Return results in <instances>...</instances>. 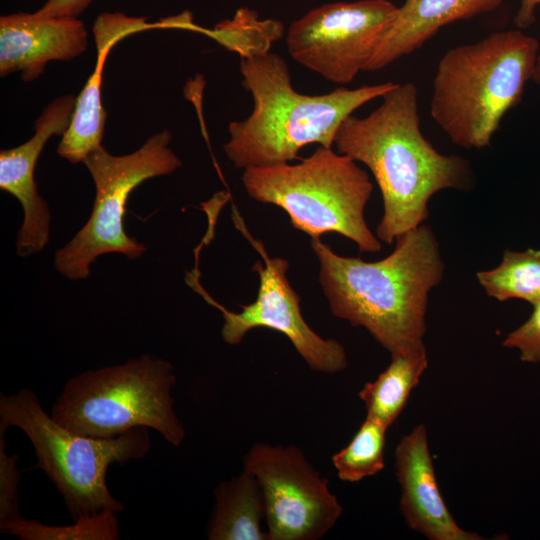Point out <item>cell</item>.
<instances>
[{
    "label": "cell",
    "instance_id": "cell-1",
    "mask_svg": "<svg viewBox=\"0 0 540 540\" xmlns=\"http://www.w3.org/2000/svg\"><path fill=\"white\" fill-rule=\"evenodd\" d=\"M381 98L367 116L349 115L334 145L375 177L384 206L376 234L391 244L428 218V201L435 193L469 187L472 172L464 158L438 152L422 134L413 83H396Z\"/></svg>",
    "mask_w": 540,
    "mask_h": 540
},
{
    "label": "cell",
    "instance_id": "cell-2",
    "mask_svg": "<svg viewBox=\"0 0 540 540\" xmlns=\"http://www.w3.org/2000/svg\"><path fill=\"white\" fill-rule=\"evenodd\" d=\"M395 241L394 251L374 262L340 256L320 238L311 247L331 313L366 329L391 355H407L426 349L428 295L441 282L444 263L426 225Z\"/></svg>",
    "mask_w": 540,
    "mask_h": 540
},
{
    "label": "cell",
    "instance_id": "cell-3",
    "mask_svg": "<svg viewBox=\"0 0 540 540\" xmlns=\"http://www.w3.org/2000/svg\"><path fill=\"white\" fill-rule=\"evenodd\" d=\"M240 72L254 106L246 119L230 122L223 148L233 165L243 170L288 163L308 144L332 148L342 122L396 84L302 94L292 86L286 61L272 52L241 59Z\"/></svg>",
    "mask_w": 540,
    "mask_h": 540
},
{
    "label": "cell",
    "instance_id": "cell-4",
    "mask_svg": "<svg viewBox=\"0 0 540 540\" xmlns=\"http://www.w3.org/2000/svg\"><path fill=\"white\" fill-rule=\"evenodd\" d=\"M539 50V41L518 28L448 50L433 79L431 117L454 144L488 146L505 114L521 101Z\"/></svg>",
    "mask_w": 540,
    "mask_h": 540
},
{
    "label": "cell",
    "instance_id": "cell-5",
    "mask_svg": "<svg viewBox=\"0 0 540 540\" xmlns=\"http://www.w3.org/2000/svg\"><path fill=\"white\" fill-rule=\"evenodd\" d=\"M175 385L176 375L169 361L143 354L69 378L50 415L76 434L113 438L136 427H147L178 447L184 441L185 429L174 407Z\"/></svg>",
    "mask_w": 540,
    "mask_h": 540
},
{
    "label": "cell",
    "instance_id": "cell-6",
    "mask_svg": "<svg viewBox=\"0 0 540 540\" xmlns=\"http://www.w3.org/2000/svg\"><path fill=\"white\" fill-rule=\"evenodd\" d=\"M0 426L17 427L29 438L38 460L36 467L62 495L73 521L103 510L122 512L125 505L107 486L108 468L142 459L151 449L147 427L113 438L76 434L57 423L29 388L0 393Z\"/></svg>",
    "mask_w": 540,
    "mask_h": 540
},
{
    "label": "cell",
    "instance_id": "cell-7",
    "mask_svg": "<svg viewBox=\"0 0 540 540\" xmlns=\"http://www.w3.org/2000/svg\"><path fill=\"white\" fill-rule=\"evenodd\" d=\"M241 180L252 199L282 208L312 239L335 232L361 252L381 249L364 216L373 184L356 161L332 148L319 145L297 164L246 168Z\"/></svg>",
    "mask_w": 540,
    "mask_h": 540
},
{
    "label": "cell",
    "instance_id": "cell-8",
    "mask_svg": "<svg viewBox=\"0 0 540 540\" xmlns=\"http://www.w3.org/2000/svg\"><path fill=\"white\" fill-rule=\"evenodd\" d=\"M171 133L163 130L149 137L136 151L115 156L103 146L83 161L95 185L93 209L85 225L54 255L56 270L70 280L87 279L91 265L108 253L134 260L146 251L143 243L124 228L130 193L144 181L168 175L182 162L169 147Z\"/></svg>",
    "mask_w": 540,
    "mask_h": 540
},
{
    "label": "cell",
    "instance_id": "cell-9",
    "mask_svg": "<svg viewBox=\"0 0 540 540\" xmlns=\"http://www.w3.org/2000/svg\"><path fill=\"white\" fill-rule=\"evenodd\" d=\"M232 219L264 261V265L257 261L252 267L260 281L256 300L248 305L240 304L241 311L233 312L214 300L202 287L198 269L187 272L185 278L189 287L222 313L221 337L224 342L238 345L250 330L268 328L285 335L311 370L327 374L343 371L348 364L343 345L335 339L318 335L302 316L300 297L286 275L289 262L268 255L263 242L250 234L234 205Z\"/></svg>",
    "mask_w": 540,
    "mask_h": 540
},
{
    "label": "cell",
    "instance_id": "cell-10",
    "mask_svg": "<svg viewBox=\"0 0 540 540\" xmlns=\"http://www.w3.org/2000/svg\"><path fill=\"white\" fill-rule=\"evenodd\" d=\"M398 7L388 0L334 2L308 11L286 33L289 55L335 84L365 71Z\"/></svg>",
    "mask_w": 540,
    "mask_h": 540
},
{
    "label": "cell",
    "instance_id": "cell-11",
    "mask_svg": "<svg viewBox=\"0 0 540 540\" xmlns=\"http://www.w3.org/2000/svg\"><path fill=\"white\" fill-rule=\"evenodd\" d=\"M243 470L260 486L268 540H318L343 513L328 480L294 445L255 443L243 457Z\"/></svg>",
    "mask_w": 540,
    "mask_h": 540
},
{
    "label": "cell",
    "instance_id": "cell-12",
    "mask_svg": "<svg viewBox=\"0 0 540 540\" xmlns=\"http://www.w3.org/2000/svg\"><path fill=\"white\" fill-rule=\"evenodd\" d=\"M75 103L76 98L71 94L51 101L36 119L33 136L17 147L0 152V188L14 196L23 209V222L16 240L19 257L37 254L49 242L51 212L38 193L34 172L49 138L62 136L69 127Z\"/></svg>",
    "mask_w": 540,
    "mask_h": 540
},
{
    "label": "cell",
    "instance_id": "cell-13",
    "mask_svg": "<svg viewBox=\"0 0 540 540\" xmlns=\"http://www.w3.org/2000/svg\"><path fill=\"white\" fill-rule=\"evenodd\" d=\"M395 474L400 485L399 508L407 526L430 540H480L461 528L440 493L427 430L418 424L395 448Z\"/></svg>",
    "mask_w": 540,
    "mask_h": 540
},
{
    "label": "cell",
    "instance_id": "cell-14",
    "mask_svg": "<svg viewBox=\"0 0 540 540\" xmlns=\"http://www.w3.org/2000/svg\"><path fill=\"white\" fill-rule=\"evenodd\" d=\"M87 44L85 25L76 17H48L37 12L1 16L0 75L19 71L23 81H32L48 62L71 60Z\"/></svg>",
    "mask_w": 540,
    "mask_h": 540
},
{
    "label": "cell",
    "instance_id": "cell-15",
    "mask_svg": "<svg viewBox=\"0 0 540 540\" xmlns=\"http://www.w3.org/2000/svg\"><path fill=\"white\" fill-rule=\"evenodd\" d=\"M154 27L144 17L125 14L102 13L94 22L93 33L97 49L95 68L80 94L69 127L61 136L57 153L76 164L86 159L99 148L103 138L106 112L101 100V84L106 57L111 48L121 39Z\"/></svg>",
    "mask_w": 540,
    "mask_h": 540
},
{
    "label": "cell",
    "instance_id": "cell-16",
    "mask_svg": "<svg viewBox=\"0 0 540 540\" xmlns=\"http://www.w3.org/2000/svg\"><path fill=\"white\" fill-rule=\"evenodd\" d=\"M503 0H406L365 71L384 69L419 49L445 25L491 12Z\"/></svg>",
    "mask_w": 540,
    "mask_h": 540
},
{
    "label": "cell",
    "instance_id": "cell-17",
    "mask_svg": "<svg viewBox=\"0 0 540 540\" xmlns=\"http://www.w3.org/2000/svg\"><path fill=\"white\" fill-rule=\"evenodd\" d=\"M215 506L207 528L210 540H268L261 528L265 520L262 492L256 478L243 470L219 482Z\"/></svg>",
    "mask_w": 540,
    "mask_h": 540
},
{
    "label": "cell",
    "instance_id": "cell-18",
    "mask_svg": "<svg viewBox=\"0 0 540 540\" xmlns=\"http://www.w3.org/2000/svg\"><path fill=\"white\" fill-rule=\"evenodd\" d=\"M427 367L426 349L407 355H391L387 368L374 381L365 383L358 393L364 403L366 416L389 429Z\"/></svg>",
    "mask_w": 540,
    "mask_h": 540
},
{
    "label": "cell",
    "instance_id": "cell-19",
    "mask_svg": "<svg viewBox=\"0 0 540 540\" xmlns=\"http://www.w3.org/2000/svg\"><path fill=\"white\" fill-rule=\"evenodd\" d=\"M477 279L498 301L518 298L534 305L540 300V250H506L500 265L478 272Z\"/></svg>",
    "mask_w": 540,
    "mask_h": 540
},
{
    "label": "cell",
    "instance_id": "cell-20",
    "mask_svg": "<svg viewBox=\"0 0 540 540\" xmlns=\"http://www.w3.org/2000/svg\"><path fill=\"white\" fill-rule=\"evenodd\" d=\"M196 30L239 54L240 59L270 52L272 43L284 35V26L280 21L260 20L256 11L247 7L239 8L233 18L217 23L212 29Z\"/></svg>",
    "mask_w": 540,
    "mask_h": 540
},
{
    "label": "cell",
    "instance_id": "cell-21",
    "mask_svg": "<svg viewBox=\"0 0 540 540\" xmlns=\"http://www.w3.org/2000/svg\"><path fill=\"white\" fill-rule=\"evenodd\" d=\"M117 512L103 510L74 520L73 524L55 526L35 519L20 518L0 526V532L21 540H118L120 526Z\"/></svg>",
    "mask_w": 540,
    "mask_h": 540
},
{
    "label": "cell",
    "instance_id": "cell-22",
    "mask_svg": "<svg viewBox=\"0 0 540 540\" xmlns=\"http://www.w3.org/2000/svg\"><path fill=\"white\" fill-rule=\"evenodd\" d=\"M387 430L380 422L366 416L350 443L332 456L340 480L359 482L384 469Z\"/></svg>",
    "mask_w": 540,
    "mask_h": 540
},
{
    "label": "cell",
    "instance_id": "cell-23",
    "mask_svg": "<svg viewBox=\"0 0 540 540\" xmlns=\"http://www.w3.org/2000/svg\"><path fill=\"white\" fill-rule=\"evenodd\" d=\"M6 429L0 426V526L22 518L19 506L21 472L17 469L19 456L6 451Z\"/></svg>",
    "mask_w": 540,
    "mask_h": 540
},
{
    "label": "cell",
    "instance_id": "cell-24",
    "mask_svg": "<svg viewBox=\"0 0 540 540\" xmlns=\"http://www.w3.org/2000/svg\"><path fill=\"white\" fill-rule=\"evenodd\" d=\"M502 345L517 349L523 362L540 363V300L534 304V310L529 319L510 332Z\"/></svg>",
    "mask_w": 540,
    "mask_h": 540
},
{
    "label": "cell",
    "instance_id": "cell-25",
    "mask_svg": "<svg viewBox=\"0 0 540 540\" xmlns=\"http://www.w3.org/2000/svg\"><path fill=\"white\" fill-rule=\"evenodd\" d=\"M93 0H47L36 12L48 17H76L82 13Z\"/></svg>",
    "mask_w": 540,
    "mask_h": 540
},
{
    "label": "cell",
    "instance_id": "cell-26",
    "mask_svg": "<svg viewBox=\"0 0 540 540\" xmlns=\"http://www.w3.org/2000/svg\"><path fill=\"white\" fill-rule=\"evenodd\" d=\"M540 0H520V6L514 17V24L518 29L530 27L536 20V9Z\"/></svg>",
    "mask_w": 540,
    "mask_h": 540
},
{
    "label": "cell",
    "instance_id": "cell-27",
    "mask_svg": "<svg viewBox=\"0 0 540 540\" xmlns=\"http://www.w3.org/2000/svg\"><path fill=\"white\" fill-rule=\"evenodd\" d=\"M532 81L535 82L537 85L540 86V50L537 56L536 65L534 69V74L532 77Z\"/></svg>",
    "mask_w": 540,
    "mask_h": 540
}]
</instances>
